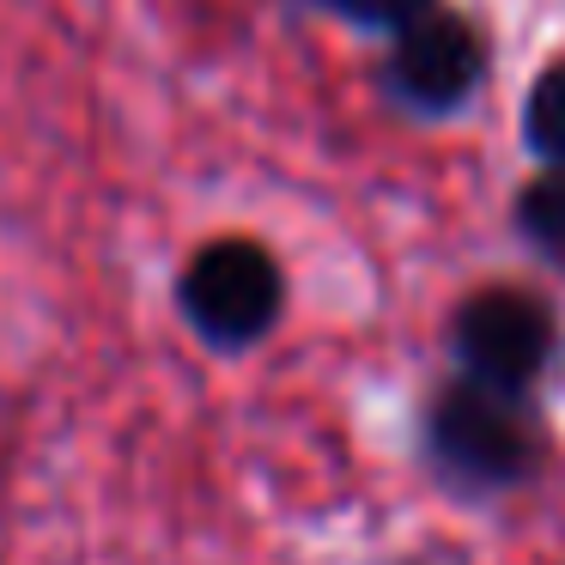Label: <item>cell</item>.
Listing matches in <instances>:
<instances>
[{
    "instance_id": "obj_1",
    "label": "cell",
    "mask_w": 565,
    "mask_h": 565,
    "mask_svg": "<svg viewBox=\"0 0 565 565\" xmlns=\"http://www.w3.org/2000/svg\"><path fill=\"white\" fill-rule=\"evenodd\" d=\"M177 305H183L189 329L201 341L225 347V353L256 347L280 322V305H286L280 262L249 237H213L189 256L183 280H177Z\"/></svg>"
},
{
    "instance_id": "obj_2",
    "label": "cell",
    "mask_w": 565,
    "mask_h": 565,
    "mask_svg": "<svg viewBox=\"0 0 565 565\" xmlns=\"http://www.w3.org/2000/svg\"><path fill=\"white\" fill-rule=\"evenodd\" d=\"M426 438L444 475L475 492L516 487L541 456V431L529 419L523 395H499L480 390V383H456V390L438 395Z\"/></svg>"
},
{
    "instance_id": "obj_3",
    "label": "cell",
    "mask_w": 565,
    "mask_h": 565,
    "mask_svg": "<svg viewBox=\"0 0 565 565\" xmlns=\"http://www.w3.org/2000/svg\"><path fill=\"white\" fill-rule=\"evenodd\" d=\"M456 359H462V383L499 395H529V383L547 371L553 359V310L535 292L516 286H487L456 310Z\"/></svg>"
},
{
    "instance_id": "obj_4",
    "label": "cell",
    "mask_w": 565,
    "mask_h": 565,
    "mask_svg": "<svg viewBox=\"0 0 565 565\" xmlns=\"http://www.w3.org/2000/svg\"><path fill=\"white\" fill-rule=\"evenodd\" d=\"M487 79V38H480L468 19L438 13L431 7L426 19H414L407 31H395L390 62H383V86H390L395 104L419 116H450L462 110L468 98Z\"/></svg>"
},
{
    "instance_id": "obj_5",
    "label": "cell",
    "mask_w": 565,
    "mask_h": 565,
    "mask_svg": "<svg viewBox=\"0 0 565 565\" xmlns=\"http://www.w3.org/2000/svg\"><path fill=\"white\" fill-rule=\"evenodd\" d=\"M523 135L553 171H565V62L541 67V79L529 86V104H523Z\"/></svg>"
},
{
    "instance_id": "obj_6",
    "label": "cell",
    "mask_w": 565,
    "mask_h": 565,
    "mask_svg": "<svg viewBox=\"0 0 565 565\" xmlns=\"http://www.w3.org/2000/svg\"><path fill=\"white\" fill-rule=\"evenodd\" d=\"M516 225L541 256L565 262V171H547L516 195Z\"/></svg>"
},
{
    "instance_id": "obj_7",
    "label": "cell",
    "mask_w": 565,
    "mask_h": 565,
    "mask_svg": "<svg viewBox=\"0 0 565 565\" xmlns=\"http://www.w3.org/2000/svg\"><path fill=\"white\" fill-rule=\"evenodd\" d=\"M322 7H334L341 19H353V25H365V31H407L414 19H426L438 0H322Z\"/></svg>"
}]
</instances>
